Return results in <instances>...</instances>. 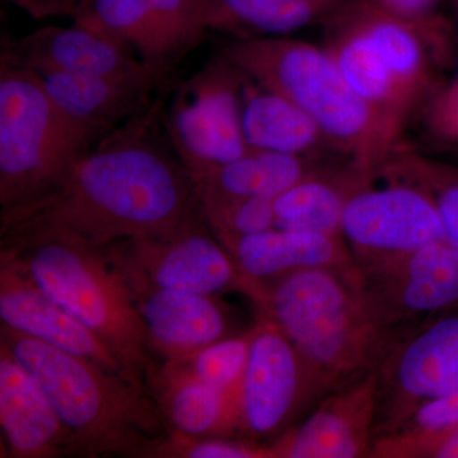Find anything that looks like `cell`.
Returning <instances> with one entry per match:
<instances>
[{
	"mask_svg": "<svg viewBox=\"0 0 458 458\" xmlns=\"http://www.w3.org/2000/svg\"><path fill=\"white\" fill-rule=\"evenodd\" d=\"M99 140L29 203L2 213V246L62 236L106 249L167 237L204 221L185 165L150 137V117Z\"/></svg>",
	"mask_w": 458,
	"mask_h": 458,
	"instance_id": "obj_1",
	"label": "cell"
},
{
	"mask_svg": "<svg viewBox=\"0 0 458 458\" xmlns=\"http://www.w3.org/2000/svg\"><path fill=\"white\" fill-rule=\"evenodd\" d=\"M249 297L293 344L322 397L375 370L394 342L370 315L354 262L250 283Z\"/></svg>",
	"mask_w": 458,
	"mask_h": 458,
	"instance_id": "obj_2",
	"label": "cell"
},
{
	"mask_svg": "<svg viewBox=\"0 0 458 458\" xmlns=\"http://www.w3.org/2000/svg\"><path fill=\"white\" fill-rule=\"evenodd\" d=\"M0 344L47 394L77 456L150 457L167 438V423L146 387L4 325Z\"/></svg>",
	"mask_w": 458,
	"mask_h": 458,
	"instance_id": "obj_3",
	"label": "cell"
},
{
	"mask_svg": "<svg viewBox=\"0 0 458 458\" xmlns=\"http://www.w3.org/2000/svg\"><path fill=\"white\" fill-rule=\"evenodd\" d=\"M222 56L250 80L302 108L340 156L361 170H378L403 144L352 90L322 45L291 36L236 38Z\"/></svg>",
	"mask_w": 458,
	"mask_h": 458,
	"instance_id": "obj_4",
	"label": "cell"
},
{
	"mask_svg": "<svg viewBox=\"0 0 458 458\" xmlns=\"http://www.w3.org/2000/svg\"><path fill=\"white\" fill-rule=\"evenodd\" d=\"M0 256L83 322L146 386L158 361L131 289L105 249L62 236H38L2 246Z\"/></svg>",
	"mask_w": 458,
	"mask_h": 458,
	"instance_id": "obj_5",
	"label": "cell"
},
{
	"mask_svg": "<svg viewBox=\"0 0 458 458\" xmlns=\"http://www.w3.org/2000/svg\"><path fill=\"white\" fill-rule=\"evenodd\" d=\"M95 141L56 106L40 75L0 62L2 213L44 192Z\"/></svg>",
	"mask_w": 458,
	"mask_h": 458,
	"instance_id": "obj_6",
	"label": "cell"
},
{
	"mask_svg": "<svg viewBox=\"0 0 458 458\" xmlns=\"http://www.w3.org/2000/svg\"><path fill=\"white\" fill-rule=\"evenodd\" d=\"M342 238L360 267L447 241L426 186L390 162L352 192L344 208Z\"/></svg>",
	"mask_w": 458,
	"mask_h": 458,
	"instance_id": "obj_7",
	"label": "cell"
},
{
	"mask_svg": "<svg viewBox=\"0 0 458 458\" xmlns=\"http://www.w3.org/2000/svg\"><path fill=\"white\" fill-rule=\"evenodd\" d=\"M322 399L300 352L269 319L251 328L249 360L236 394V432L276 441Z\"/></svg>",
	"mask_w": 458,
	"mask_h": 458,
	"instance_id": "obj_8",
	"label": "cell"
},
{
	"mask_svg": "<svg viewBox=\"0 0 458 458\" xmlns=\"http://www.w3.org/2000/svg\"><path fill=\"white\" fill-rule=\"evenodd\" d=\"M375 441L458 390V310L397 337L376 367Z\"/></svg>",
	"mask_w": 458,
	"mask_h": 458,
	"instance_id": "obj_9",
	"label": "cell"
},
{
	"mask_svg": "<svg viewBox=\"0 0 458 458\" xmlns=\"http://www.w3.org/2000/svg\"><path fill=\"white\" fill-rule=\"evenodd\" d=\"M354 267L370 315L394 339L458 310V247L448 241Z\"/></svg>",
	"mask_w": 458,
	"mask_h": 458,
	"instance_id": "obj_10",
	"label": "cell"
},
{
	"mask_svg": "<svg viewBox=\"0 0 458 458\" xmlns=\"http://www.w3.org/2000/svg\"><path fill=\"white\" fill-rule=\"evenodd\" d=\"M243 74L225 56L183 83L168 114L185 168L233 161L250 149L242 131Z\"/></svg>",
	"mask_w": 458,
	"mask_h": 458,
	"instance_id": "obj_11",
	"label": "cell"
},
{
	"mask_svg": "<svg viewBox=\"0 0 458 458\" xmlns=\"http://www.w3.org/2000/svg\"><path fill=\"white\" fill-rule=\"evenodd\" d=\"M74 23L167 77L207 32L204 0H80Z\"/></svg>",
	"mask_w": 458,
	"mask_h": 458,
	"instance_id": "obj_12",
	"label": "cell"
},
{
	"mask_svg": "<svg viewBox=\"0 0 458 458\" xmlns=\"http://www.w3.org/2000/svg\"><path fill=\"white\" fill-rule=\"evenodd\" d=\"M205 225L201 221L172 236L123 241L105 251L117 267L159 288L212 297L228 291L247 294L236 261Z\"/></svg>",
	"mask_w": 458,
	"mask_h": 458,
	"instance_id": "obj_13",
	"label": "cell"
},
{
	"mask_svg": "<svg viewBox=\"0 0 458 458\" xmlns=\"http://www.w3.org/2000/svg\"><path fill=\"white\" fill-rule=\"evenodd\" d=\"M376 372L327 394L301 423L269 445L271 458L370 456L375 443Z\"/></svg>",
	"mask_w": 458,
	"mask_h": 458,
	"instance_id": "obj_14",
	"label": "cell"
},
{
	"mask_svg": "<svg viewBox=\"0 0 458 458\" xmlns=\"http://www.w3.org/2000/svg\"><path fill=\"white\" fill-rule=\"evenodd\" d=\"M2 325L140 385L122 360L83 322L44 293L7 258L0 256ZM147 388V387H146Z\"/></svg>",
	"mask_w": 458,
	"mask_h": 458,
	"instance_id": "obj_15",
	"label": "cell"
},
{
	"mask_svg": "<svg viewBox=\"0 0 458 458\" xmlns=\"http://www.w3.org/2000/svg\"><path fill=\"white\" fill-rule=\"evenodd\" d=\"M114 267L131 289L150 351L161 363L185 360L210 344L234 335L229 331L227 312L216 297L159 288L138 274Z\"/></svg>",
	"mask_w": 458,
	"mask_h": 458,
	"instance_id": "obj_16",
	"label": "cell"
},
{
	"mask_svg": "<svg viewBox=\"0 0 458 458\" xmlns=\"http://www.w3.org/2000/svg\"><path fill=\"white\" fill-rule=\"evenodd\" d=\"M0 62L36 74L71 73L113 77H155L165 80L131 51L117 47L74 23L47 26L21 38L3 36Z\"/></svg>",
	"mask_w": 458,
	"mask_h": 458,
	"instance_id": "obj_17",
	"label": "cell"
},
{
	"mask_svg": "<svg viewBox=\"0 0 458 458\" xmlns=\"http://www.w3.org/2000/svg\"><path fill=\"white\" fill-rule=\"evenodd\" d=\"M0 426L7 457L77 456L73 439L35 377L0 344Z\"/></svg>",
	"mask_w": 458,
	"mask_h": 458,
	"instance_id": "obj_18",
	"label": "cell"
},
{
	"mask_svg": "<svg viewBox=\"0 0 458 458\" xmlns=\"http://www.w3.org/2000/svg\"><path fill=\"white\" fill-rule=\"evenodd\" d=\"M339 9L322 25L321 45L335 60L352 90L369 105L388 131L403 141L406 123L415 111L420 110L384 57Z\"/></svg>",
	"mask_w": 458,
	"mask_h": 458,
	"instance_id": "obj_19",
	"label": "cell"
},
{
	"mask_svg": "<svg viewBox=\"0 0 458 458\" xmlns=\"http://www.w3.org/2000/svg\"><path fill=\"white\" fill-rule=\"evenodd\" d=\"M51 99L75 123L102 140L114 126L140 113L150 92L164 80L159 77L113 75L38 74Z\"/></svg>",
	"mask_w": 458,
	"mask_h": 458,
	"instance_id": "obj_20",
	"label": "cell"
},
{
	"mask_svg": "<svg viewBox=\"0 0 458 458\" xmlns=\"http://www.w3.org/2000/svg\"><path fill=\"white\" fill-rule=\"evenodd\" d=\"M221 243L236 261L249 286L250 283L267 282L294 271L346 267L354 262L342 237L293 229L274 227Z\"/></svg>",
	"mask_w": 458,
	"mask_h": 458,
	"instance_id": "obj_21",
	"label": "cell"
},
{
	"mask_svg": "<svg viewBox=\"0 0 458 458\" xmlns=\"http://www.w3.org/2000/svg\"><path fill=\"white\" fill-rule=\"evenodd\" d=\"M147 390L170 432L195 437H238L236 403L181 361H164L147 377Z\"/></svg>",
	"mask_w": 458,
	"mask_h": 458,
	"instance_id": "obj_22",
	"label": "cell"
},
{
	"mask_svg": "<svg viewBox=\"0 0 458 458\" xmlns=\"http://www.w3.org/2000/svg\"><path fill=\"white\" fill-rule=\"evenodd\" d=\"M242 131L247 146L254 149L286 153L313 161L344 158L302 108L245 74Z\"/></svg>",
	"mask_w": 458,
	"mask_h": 458,
	"instance_id": "obj_23",
	"label": "cell"
},
{
	"mask_svg": "<svg viewBox=\"0 0 458 458\" xmlns=\"http://www.w3.org/2000/svg\"><path fill=\"white\" fill-rule=\"evenodd\" d=\"M370 172L345 158L318 162L302 180L274 199L276 227L342 237L346 201Z\"/></svg>",
	"mask_w": 458,
	"mask_h": 458,
	"instance_id": "obj_24",
	"label": "cell"
},
{
	"mask_svg": "<svg viewBox=\"0 0 458 458\" xmlns=\"http://www.w3.org/2000/svg\"><path fill=\"white\" fill-rule=\"evenodd\" d=\"M348 0H204L207 31L236 38H284L324 25Z\"/></svg>",
	"mask_w": 458,
	"mask_h": 458,
	"instance_id": "obj_25",
	"label": "cell"
},
{
	"mask_svg": "<svg viewBox=\"0 0 458 458\" xmlns=\"http://www.w3.org/2000/svg\"><path fill=\"white\" fill-rule=\"evenodd\" d=\"M325 161V159H324ZM321 161L250 148L221 165L186 168L197 191L228 198L276 199Z\"/></svg>",
	"mask_w": 458,
	"mask_h": 458,
	"instance_id": "obj_26",
	"label": "cell"
},
{
	"mask_svg": "<svg viewBox=\"0 0 458 458\" xmlns=\"http://www.w3.org/2000/svg\"><path fill=\"white\" fill-rule=\"evenodd\" d=\"M458 427V390L419 406L399 428L376 439L370 457L418 458L443 434Z\"/></svg>",
	"mask_w": 458,
	"mask_h": 458,
	"instance_id": "obj_27",
	"label": "cell"
},
{
	"mask_svg": "<svg viewBox=\"0 0 458 458\" xmlns=\"http://www.w3.org/2000/svg\"><path fill=\"white\" fill-rule=\"evenodd\" d=\"M386 162L426 186L441 216L445 240L458 247V165L423 155L403 144Z\"/></svg>",
	"mask_w": 458,
	"mask_h": 458,
	"instance_id": "obj_28",
	"label": "cell"
},
{
	"mask_svg": "<svg viewBox=\"0 0 458 458\" xmlns=\"http://www.w3.org/2000/svg\"><path fill=\"white\" fill-rule=\"evenodd\" d=\"M197 195L205 225L221 242L276 227L273 199L228 198L203 191Z\"/></svg>",
	"mask_w": 458,
	"mask_h": 458,
	"instance_id": "obj_29",
	"label": "cell"
},
{
	"mask_svg": "<svg viewBox=\"0 0 458 458\" xmlns=\"http://www.w3.org/2000/svg\"><path fill=\"white\" fill-rule=\"evenodd\" d=\"M410 23L423 38L439 69L452 68L456 56L457 30L443 12L445 0H372Z\"/></svg>",
	"mask_w": 458,
	"mask_h": 458,
	"instance_id": "obj_30",
	"label": "cell"
},
{
	"mask_svg": "<svg viewBox=\"0 0 458 458\" xmlns=\"http://www.w3.org/2000/svg\"><path fill=\"white\" fill-rule=\"evenodd\" d=\"M250 342L251 330L225 337L205 346L191 357L176 361H181L200 381L227 394L236 403L238 387L249 360Z\"/></svg>",
	"mask_w": 458,
	"mask_h": 458,
	"instance_id": "obj_31",
	"label": "cell"
},
{
	"mask_svg": "<svg viewBox=\"0 0 458 458\" xmlns=\"http://www.w3.org/2000/svg\"><path fill=\"white\" fill-rule=\"evenodd\" d=\"M155 458H271L269 445L242 437H195L170 432L157 445Z\"/></svg>",
	"mask_w": 458,
	"mask_h": 458,
	"instance_id": "obj_32",
	"label": "cell"
},
{
	"mask_svg": "<svg viewBox=\"0 0 458 458\" xmlns=\"http://www.w3.org/2000/svg\"><path fill=\"white\" fill-rule=\"evenodd\" d=\"M420 114L433 138L458 147V44L454 74L430 96Z\"/></svg>",
	"mask_w": 458,
	"mask_h": 458,
	"instance_id": "obj_33",
	"label": "cell"
},
{
	"mask_svg": "<svg viewBox=\"0 0 458 458\" xmlns=\"http://www.w3.org/2000/svg\"><path fill=\"white\" fill-rule=\"evenodd\" d=\"M33 20L51 17L73 18L80 0H11Z\"/></svg>",
	"mask_w": 458,
	"mask_h": 458,
	"instance_id": "obj_34",
	"label": "cell"
},
{
	"mask_svg": "<svg viewBox=\"0 0 458 458\" xmlns=\"http://www.w3.org/2000/svg\"><path fill=\"white\" fill-rule=\"evenodd\" d=\"M418 458H458V427L428 445Z\"/></svg>",
	"mask_w": 458,
	"mask_h": 458,
	"instance_id": "obj_35",
	"label": "cell"
},
{
	"mask_svg": "<svg viewBox=\"0 0 458 458\" xmlns=\"http://www.w3.org/2000/svg\"><path fill=\"white\" fill-rule=\"evenodd\" d=\"M452 7L454 8V11L458 13V0H450Z\"/></svg>",
	"mask_w": 458,
	"mask_h": 458,
	"instance_id": "obj_36",
	"label": "cell"
}]
</instances>
